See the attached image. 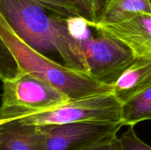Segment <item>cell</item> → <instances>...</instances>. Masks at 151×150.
Returning <instances> with one entry per match:
<instances>
[{"instance_id":"1","label":"cell","mask_w":151,"mask_h":150,"mask_svg":"<svg viewBox=\"0 0 151 150\" xmlns=\"http://www.w3.org/2000/svg\"><path fill=\"white\" fill-rule=\"evenodd\" d=\"M0 14L35 51L71 70L88 74L81 39L72 34L69 18L32 0H0Z\"/></svg>"},{"instance_id":"2","label":"cell","mask_w":151,"mask_h":150,"mask_svg":"<svg viewBox=\"0 0 151 150\" xmlns=\"http://www.w3.org/2000/svg\"><path fill=\"white\" fill-rule=\"evenodd\" d=\"M24 74L47 81L71 100L112 91L86 74L71 70L35 51L18 36L0 14V79L12 80Z\"/></svg>"},{"instance_id":"3","label":"cell","mask_w":151,"mask_h":150,"mask_svg":"<svg viewBox=\"0 0 151 150\" xmlns=\"http://www.w3.org/2000/svg\"><path fill=\"white\" fill-rule=\"evenodd\" d=\"M70 100L47 81L24 74L3 82L0 120H13L49 111Z\"/></svg>"},{"instance_id":"4","label":"cell","mask_w":151,"mask_h":150,"mask_svg":"<svg viewBox=\"0 0 151 150\" xmlns=\"http://www.w3.org/2000/svg\"><path fill=\"white\" fill-rule=\"evenodd\" d=\"M121 104L110 93L93 94L70 100L49 111L21 118L26 124H63L73 122L120 123Z\"/></svg>"},{"instance_id":"5","label":"cell","mask_w":151,"mask_h":150,"mask_svg":"<svg viewBox=\"0 0 151 150\" xmlns=\"http://www.w3.org/2000/svg\"><path fill=\"white\" fill-rule=\"evenodd\" d=\"M91 27L94 35L81 39L88 74L96 82L111 88L137 57L128 47L111 35L95 26Z\"/></svg>"},{"instance_id":"6","label":"cell","mask_w":151,"mask_h":150,"mask_svg":"<svg viewBox=\"0 0 151 150\" xmlns=\"http://www.w3.org/2000/svg\"><path fill=\"white\" fill-rule=\"evenodd\" d=\"M41 126L45 133L47 150H83L117 136L122 125L73 122Z\"/></svg>"},{"instance_id":"7","label":"cell","mask_w":151,"mask_h":150,"mask_svg":"<svg viewBox=\"0 0 151 150\" xmlns=\"http://www.w3.org/2000/svg\"><path fill=\"white\" fill-rule=\"evenodd\" d=\"M131 50L136 57L151 58V14L136 13L112 23L92 24Z\"/></svg>"},{"instance_id":"8","label":"cell","mask_w":151,"mask_h":150,"mask_svg":"<svg viewBox=\"0 0 151 150\" xmlns=\"http://www.w3.org/2000/svg\"><path fill=\"white\" fill-rule=\"evenodd\" d=\"M0 150H47L43 127L19 119L0 124Z\"/></svg>"},{"instance_id":"9","label":"cell","mask_w":151,"mask_h":150,"mask_svg":"<svg viewBox=\"0 0 151 150\" xmlns=\"http://www.w3.org/2000/svg\"><path fill=\"white\" fill-rule=\"evenodd\" d=\"M151 87V58L137 57L118 78L111 93L120 104Z\"/></svg>"},{"instance_id":"10","label":"cell","mask_w":151,"mask_h":150,"mask_svg":"<svg viewBox=\"0 0 151 150\" xmlns=\"http://www.w3.org/2000/svg\"><path fill=\"white\" fill-rule=\"evenodd\" d=\"M140 13L151 14V0H103L95 24L116 22Z\"/></svg>"},{"instance_id":"11","label":"cell","mask_w":151,"mask_h":150,"mask_svg":"<svg viewBox=\"0 0 151 150\" xmlns=\"http://www.w3.org/2000/svg\"><path fill=\"white\" fill-rule=\"evenodd\" d=\"M151 119V87L120 106V123L122 126H135Z\"/></svg>"},{"instance_id":"12","label":"cell","mask_w":151,"mask_h":150,"mask_svg":"<svg viewBox=\"0 0 151 150\" xmlns=\"http://www.w3.org/2000/svg\"><path fill=\"white\" fill-rule=\"evenodd\" d=\"M66 18H82L91 23L97 22V16L83 0H32Z\"/></svg>"},{"instance_id":"13","label":"cell","mask_w":151,"mask_h":150,"mask_svg":"<svg viewBox=\"0 0 151 150\" xmlns=\"http://www.w3.org/2000/svg\"><path fill=\"white\" fill-rule=\"evenodd\" d=\"M119 150H151V147L137 136L134 126H129L128 130L118 138Z\"/></svg>"},{"instance_id":"14","label":"cell","mask_w":151,"mask_h":150,"mask_svg":"<svg viewBox=\"0 0 151 150\" xmlns=\"http://www.w3.org/2000/svg\"><path fill=\"white\" fill-rule=\"evenodd\" d=\"M83 150H119L118 145V137L115 136L111 139L106 140Z\"/></svg>"},{"instance_id":"15","label":"cell","mask_w":151,"mask_h":150,"mask_svg":"<svg viewBox=\"0 0 151 150\" xmlns=\"http://www.w3.org/2000/svg\"><path fill=\"white\" fill-rule=\"evenodd\" d=\"M83 1L85 3H86L92 9L93 11L96 13V15L98 17L99 13H100V8H101L103 0H83Z\"/></svg>"},{"instance_id":"16","label":"cell","mask_w":151,"mask_h":150,"mask_svg":"<svg viewBox=\"0 0 151 150\" xmlns=\"http://www.w3.org/2000/svg\"><path fill=\"white\" fill-rule=\"evenodd\" d=\"M6 121H9V120H0V124H1V123H3V122Z\"/></svg>"}]
</instances>
